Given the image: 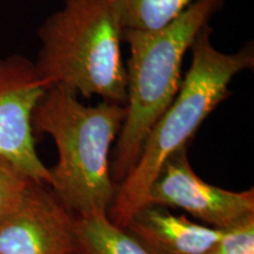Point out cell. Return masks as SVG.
<instances>
[{
	"label": "cell",
	"mask_w": 254,
	"mask_h": 254,
	"mask_svg": "<svg viewBox=\"0 0 254 254\" xmlns=\"http://www.w3.org/2000/svg\"><path fill=\"white\" fill-rule=\"evenodd\" d=\"M77 254H79V253H77Z\"/></svg>",
	"instance_id": "4fadbf2b"
},
{
	"label": "cell",
	"mask_w": 254,
	"mask_h": 254,
	"mask_svg": "<svg viewBox=\"0 0 254 254\" xmlns=\"http://www.w3.org/2000/svg\"><path fill=\"white\" fill-rule=\"evenodd\" d=\"M73 232L79 254H154L107 212L73 217Z\"/></svg>",
	"instance_id": "9c48e42d"
},
{
	"label": "cell",
	"mask_w": 254,
	"mask_h": 254,
	"mask_svg": "<svg viewBox=\"0 0 254 254\" xmlns=\"http://www.w3.org/2000/svg\"><path fill=\"white\" fill-rule=\"evenodd\" d=\"M198 0H111L124 31H157Z\"/></svg>",
	"instance_id": "30bf717a"
},
{
	"label": "cell",
	"mask_w": 254,
	"mask_h": 254,
	"mask_svg": "<svg viewBox=\"0 0 254 254\" xmlns=\"http://www.w3.org/2000/svg\"><path fill=\"white\" fill-rule=\"evenodd\" d=\"M125 114L124 105L104 100L85 105L60 85L50 87L34 110L33 131L52 136L58 151L50 187L74 217L107 212L112 204L110 153Z\"/></svg>",
	"instance_id": "7a4b0ae2"
},
{
	"label": "cell",
	"mask_w": 254,
	"mask_h": 254,
	"mask_svg": "<svg viewBox=\"0 0 254 254\" xmlns=\"http://www.w3.org/2000/svg\"><path fill=\"white\" fill-rule=\"evenodd\" d=\"M186 150L167 159L151 186L147 205L183 209L218 230H228L254 215L253 190L232 192L206 183L193 171Z\"/></svg>",
	"instance_id": "8992f818"
},
{
	"label": "cell",
	"mask_w": 254,
	"mask_h": 254,
	"mask_svg": "<svg viewBox=\"0 0 254 254\" xmlns=\"http://www.w3.org/2000/svg\"><path fill=\"white\" fill-rule=\"evenodd\" d=\"M212 28L205 26L190 45V65L182 86L145 139L138 160L116 190L109 218L125 228L139 209L147 206L151 186L167 159L187 144L211 114L231 95L236 75L252 69L254 47L247 43L233 53L217 50Z\"/></svg>",
	"instance_id": "6da1fadb"
},
{
	"label": "cell",
	"mask_w": 254,
	"mask_h": 254,
	"mask_svg": "<svg viewBox=\"0 0 254 254\" xmlns=\"http://www.w3.org/2000/svg\"><path fill=\"white\" fill-rule=\"evenodd\" d=\"M33 182L0 221V254H77L73 217L52 190Z\"/></svg>",
	"instance_id": "52a82bcc"
},
{
	"label": "cell",
	"mask_w": 254,
	"mask_h": 254,
	"mask_svg": "<svg viewBox=\"0 0 254 254\" xmlns=\"http://www.w3.org/2000/svg\"><path fill=\"white\" fill-rule=\"evenodd\" d=\"M209 254H254V215L225 230Z\"/></svg>",
	"instance_id": "7c38bea8"
},
{
	"label": "cell",
	"mask_w": 254,
	"mask_h": 254,
	"mask_svg": "<svg viewBox=\"0 0 254 254\" xmlns=\"http://www.w3.org/2000/svg\"><path fill=\"white\" fill-rule=\"evenodd\" d=\"M34 180L0 155V221L23 201Z\"/></svg>",
	"instance_id": "8fae6325"
},
{
	"label": "cell",
	"mask_w": 254,
	"mask_h": 254,
	"mask_svg": "<svg viewBox=\"0 0 254 254\" xmlns=\"http://www.w3.org/2000/svg\"><path fill=\"white\" fill-rule=\"evenodd\" d=\"M123 34L111 0H63L38 30V74L49 88L60 85L85 99L125 106Z\"/></svg>",
	"instance_id": "277c9868"
},
{
	"label": "cell",
	"mask_w": 254,
	"mask_h": 254,
	"mask_svg": "<svg viewBox=\"0 0 254 254\" xmlns=\"http://www.w3.org/2000/svg\"><path fill=\"white\" fill-rule=\"evenodd\" d=\"M224 0H198L177 20L157 31H124L128 45L126 114L113 152L111 177L122 183L131 172L151 128L172 103L184 79L183 64L196 34Z\"/></svg>",
	"instance_id": "3957f363"
},
{
	"label": "cell",
	"mask_w": 254,
	"mask_h": 254,
	"mask_svg": "<svg viewBox=\"0 0 254 254\" xmlns=\"http://www.w3.org/2000/svg\"><path fill=\"white\" fill-rule=\"evenodd\" d=\"M49 86L24 56L0 58V155L34 182L50 187L51 174L37 153L32 117Z\"/></svg>",
	"instance_id": "5b68a950"
},
{
	"label": "cell",
	"mask_w": 254,
	"mask_h": 254,
	"mask_svg": "<svg viewBox=\"0 0 254 254\" xmlns=\"http://www.w3.org/2000/svg\"><path fill=\"white\" fill-rule=\"evenodd\" d=\"M125 228L154 254H209L225 232L155 205L139 209Z\"/></svg>",
	"instance_id": "ba28073f"
}]
</instances>
